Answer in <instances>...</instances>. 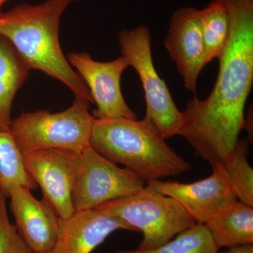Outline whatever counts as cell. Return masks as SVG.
I'll use <instances>...</instances> for the list:
<instances>
[{
  "label": "cell",
  "mask_w": 253,
  "mask_h": 253,
  "mask_svg": "<svg viewBox=\"0 0 253 253\" xmlns=\"http://www.w3.org/2000/svg\"><path fill=\"white\" fill-rule=\"evenodd\" d=\"M217 253H253V244L239 245L227 248L223 252Z\"/></svg>",
  "instance_id": "obj_21"
},
{
  "label": "cell",
  "mask_w": 253,
  "mask_h": 253,
  "mask_svg": "<svg viewBox=\"0 0 253 253\" xmlns=\"http://www.w3.org/2000/svg\"><path fill=\"white\" fill-rule=\"evenodd\" d=\"M70 1H71V2L72 3V2H74V1H82V0H70Z\"/></svg>",
  "instance_id": "obj_23"
},
{
  "label": "cell",
  "mask_w": 253,
  "mask_h": 253,
  "mask_svg": "<svg viewBox=\"0 0 253 253\" xmlns=\"http://www.w3.org/2000/svg\"><path fill=\"white\" fill-rule=\"evenodd\" d=\"M70 4V0H46L1 11L0 36L11 43L30 70L45 73L65 84L75 96L93 103L87 86L68 62L60 44V21Z\"/></svg>",
  "instance_id": "obj_2"
},
{
  "label": "cell",
  "mask_w": 253,
  "mask_h": 253,
  "mask_svg": "<svg viewBox=\"0 0 253 253\" xmlns=\"http://www.w3.org/2000/svg\"><path fill=\"white\" fill-rule=\"evenodd\" d=\"M134 231L121 219L98 208L76 211L60 218L59 237L55 253H91L115 231Z\"/></svg>",
  "instance_id": "obj_13"
},
{
  "label": "cell",
  "mask_w": 253,
  "mask_h": 253,
  "mask_svg": "<svg viewBox=\"0 0 253 253\" xmlns=\"http://www.w3.org/2000/svg\"><path fill=\"white\" fill-rule=\"evenodd\" d=\"M68 61L84 81L97 109L95 119H137L121 90V78L129 63L123 56L108 61H95L85 52H71Z\"/></svg>",
  "instance_id": "obj_9"
},
{
  "label": "cell",
  "mask_w": 253,
  "mask_h": 253,
  "mask_svg": "<svg viewBox=\"0 0 253 253\" xmlns=\"http://www.w3.org/2000/svg\"><path fill=\"white\" fill-rule=\"evenodd\" d=\"M146 186L175 199L197 224H204L238 201L222 166L213 168L211 175L196 182L157 180Z\"/></svg>",
  "instance_id": "obj_10"
},
{
  "label": "cell",
  "mask_w": 253,
  "mask_h": 253,
  "mask_svg": "<svg viewBox=\"0 0 253 253\" xmlns=\"http://www.w3.org/2000/svg\"><path fill=\"white\" fill-rule=\"evenodd\" d=\"M218 251L207 228L196 224L156 249L120 250L111 253H217Z\"/></svg>",
  "instance_id": "obj_19"
},
{
  "label": "cell",
  "mask_w": 253,
  "mask_h": 253,
  "mask_svg": "<svg viewBox=\"0 0 253 253\" xmlns=\"http://www.w3.org/2000/svg\"><path fill=\"white\" fill-rule=\"evenodd\" d=\"M166 139L146 116L141 121L95 119L89 145L148 183L181 175L191 168Z\"/></svg>",
  "instance_id": "obj_3"
},
{
  "label": "cell",
  "mask_w": 253,
  "mask_h": 253,
  "mask_svg": "<svg viewBox=\"0 0 253 253\" xmlns=\"http://www.w3.org/2000/svg\"><path fill=\"white\" fill-rule=\"evenodd\" d=\"M29 68L6 38L0 36V130L10 131L16 93L24 84Z\"/></svg>",
  "instance_id": "obj_15"
},
{
  "label": "cell",
  "mask_w": 253,
  "mask_h": 253,
  "mask_svg": "<svg viewBox=\"0 0 253 253\" xmlns=\"http://www.w3.org/2000/svg\"><path fill=\"white\" fill-rule=\"evenodd\" d=\"M95 118L89 102L75 96L64 111L48 110L21 113L11 121L10 132L21 152L41 149H64L80 154L90 146Z\"/></svg>",
  "instance_id": "obj_4"
},
{
  "label": "cell",
  "mask_w": 253,
  "mask_h": 253,
  "mask_svg": "<svg viewBox=\"0 0 253 253\" xmlns=\"http://www.w3.org/2000/svg\"><path fill=\"white\" fill-rule=\"evenodd\" d=\"M25 168L39 186L46 201L62 219L76 212L73 190L78 156L64 149H41L22 152Z\"/></svg>",
  "instance_id": "obj_8"
},
{
  "label": "cell",
  "mask_w": 253,
  "mask_h": 253,
  "mask_svg": "<svg viewBox=\"0 0 253 253\" xmlns=\"http://www.w3.org/2000/svg\"><path fill=\"white\" fill-rule=\"evenodd\" d=\"M7 1H9V0H0V13L1 12V8Z\"/></svg>",
  "instance_id": "obj_22"
},
{
  "label": "cell",
  "mask_w": 253,
  "mask_h": 253,
  "mask_svg": "<svg viewBox=\"0 0 253 253\" xmlns=\"http://www.w3.org/2000/svg\"><path fill=\"white\" fill-rule=\"evenodd\" d=\"M6 198L0 190V253H33L9 220Z\"/></svg>",
  "instance_id": "obj_20"
},
{
  "label": "cell",
  "mask_w": 253,
  "mask_h": 253,
  "mask_svg": "<svg viewBox=\"0 0 253 253\" xmlns=\"http://www.w3.org/2000/svg\"><path fill=\"white\" fill-rule=\"evenodd\" d=\"M165 46L176 63L184 86L195 94L200 74L206 66L199 10H176L169 21Z\"/></svg>",
  "instance_id": "obj_12"
},
{
  "label": "cell",
  "mask_w": 253,
  "mask_h": 253,
  "mask_svg": "<svg viewBox=\"0 0 253 253\" xmlns=\"http://www.w3.org/2000/svg\"><path fill=\"white\" fill-rule=\"evenodd\" d=\"M122 56L136 70L146 100V116L154 123L165 139L178 135L182 112L177 109L167 84L158 74L151 54L149 28L139 26L118 35Z\"/></svg>",
  "instance_id": "obj_6"
},
{
  "label": "cell",
  "mask_w": 253,
  "mask_h": 253,
  "mask_svg": "<svg viewBox=\"0 0 253 253\" xmlns=\"http://www.w3.org/2000/svg\"><path fill=\"white\" fill-rule=\"evenodd\" d=\"M43 253H55L54 251H49V252Z\"/></svg>",
  "instance_id": "obj_24"
},
{
  "label": "cell",
  "mask_w": 253,
  "mask_h": 253,
  "mask_svg": "<svg viewBox=\"0 0 253 253\" xmlns=\"http://www.w3.org/2000/svg\"><path fill=\"white\" fill-rule=\"evenodd\" d=\"M146 185V181L135 173L118 167L89 146L78 156L73 207L76 211L94 209L135 194Z\"/></svg>",
  "instance_id": "obj_7"
},
{
  "label": "cell",
  "mask_w": 253,
  "mask_h": 253,
  "mask_svg": "<svg viewBox=\"0 0 253 253\" xmlns=\"http://www.w3.org/2000/svg\"><path fill=\"white\" fill-rule=\"evenodd\" d=\"M224 1L229 33L217 81L206 99L188 101L178 133L212 168L224 166L239 141L253 83V0Z\"/></svg>",
  "instance_id": "obj_1"
},
{
  "label": "cell",
  "mask_w": 253,
  "mask_h": 253,
  "mask_svg": "<svg viewBox=\"0 0 253 253\" xmlns=\"http://www.w3.org/2000/svg\"><path fill=\"white\" fill-rule=\"evenodd\" d=\"M7 197L16 229L33 253L53 251L59 237L60 217L45 199L38 200L31 190L23 186L10 187Z\"/></svg>",
  "instance_id": "obj_11"
},
{
  "label": "cell",
  "mask_w": 253,
  "mask_h": 253,
  "mask_svg": "<svg viewBox=\"0 0 253 253\" xmlns=\"http://www.w3.org/2000/svg\"><path fill=\"white\" fill-rule=\"evenodd\" d=\"M204 226L218 249L253 244V207L237 201Z\"/></svg>",
  "instance_id": "obj_14"
},
{
  "label": "cell",
  "mask_w": 253,
  "mask_h": 253,
  "mask_svg": "<svg viewBox=\"0 0 253 253\" xmlns=\"http://www.w3.org/2000/svg\"><path fill=\"white\" fill-rule=\"evenodd\" d=\"M97 208L142 233V241L136 249L139 251L159 247L197 224L175 199L146 185L135 194Z\"/></svg>",
  "instance_id": "obj_5"
},
{
  "label": "cell",
  "mask_w": 253,
  "mask_h": 253,
  "mask_svg": "<svg viewBox=\"0 0 253 253\" xmlns=\"http://www.w3.org/2000/svg\"><path fill=\"white\" fill-rule=\"evenodd\" d=\"M249 149V141L239 139L224 167L236 199L253 207V169L248 161Z\"/></svg>",
  "instance_id": "obj_18"
},
{
  "label": "cell",
  "mask_w": 253,
  "mask_h": 253,
  "mask_svg": "<svg viewBox=\"0 0 253 253\" xmlns=\"http://www.w3.org/2000/svg\"><path fill=\"white\" fill-rule=\"evenodd\" d=\"M14 185L38 189L25 168L22 152L11 132L0 130V190L7 197L10 187Z\"/></svg>",
  "instance_id": "obj_17"
},
{
  "label": "cell",
  "mask_w": 253,
  "mask_h": 253,
  "mask_svg": "<svg viewBox=\"0 0 253 253\" xmlns=\"http://www.w3.org/2000/svg\"><path fill=\"white\" fill-rule=\"evenodd\" d=\"M200 22L206 65L219 58L227 41L229 19L224 0H212L199 10Z\"/></svg>",
  "instance_id": "obj_16"
}]
</instances>
